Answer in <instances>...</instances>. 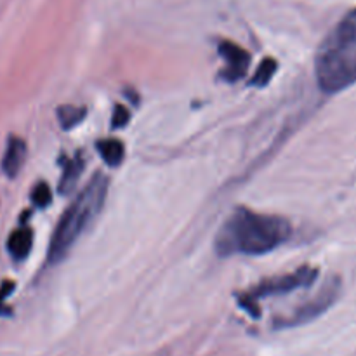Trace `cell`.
<instances>
[{
    "instance_id": "5bb4252c",
    "label": "cell",
    "mask_w": 356,
    "mask_h": 356,
    "mask_svg": "<svg viewBox=\"0 0 356 356\" xmlns=\"http://www.w3.org/2000/svg\"><path fill=\"white\" fill-rule=\"evenodd\" d=\"M131 120V111L122 104H117L111 115V129H124Z\"/></svg>"
},
{
    "instance_id": "9c48e42d",
    "label": "cell",
    "mask_w": 356,
    "mask_h": 356,
    "mask_svg": "<svg viewBox=\"0 0 356 356\" xmlns=\"http://www.w3.org/2000/svg\"><path fill=\"white\" fill-rule=\"evenodd\" d=\"M83 170V156L80 153H76L73 159H68L65 163V169H63L61 179H59V193L66 195L76 186V181H79L80 174Z\"/></svg>"
},
{
    "instance_id": "7c38bea8",
    "label": "cell",
    "mask_w": 356,
    "mask_h": 356,
    "mask_svg": "<svg viewBox=\"0 0 356 356\" xmlns=\"http://www.w3.org/2000/svg\"><path fill=\"white\" fill-rule=\"evenodd\" d=\"M277 68H278V63L275 61L273 58H264L263 61H261L259 68H257V72L254 73L252 76V82H250V86L254 87H266L268 83L271 82V79L275 76V73H277Z\"/></svg>"
},
{
    "instance_id": "5b68a950",
    "label": "cell",
    "mask_w": 356,
    "mask_h": 356,
    "mask_svg": "<svg viewBox=\"0 0 356 356\" xmlns=\"http://www.w3.org/2000/svg\"><path fill=\"white\" fill-rule=\"evenodd\" d=\"M341 294V280L339 278H330L325 282L322 289H320L318 294L315 298H312L309 301H306L305 305L299 306L298 309L291 313L289 316L284 318H278L275 322L277 329H291V327H299L306 325V323L313 322L318 316H322L327 309H330L334 306V302L337 301Z\"/></svg>"
},
{
    "instance_id": "8992f818",
    "label": "cell",
    "mask_w": 356,
    "mask_h": 356,
    "mask_svg": "<svg viewBox=\"0 0 356 356\" xmlns=\"http://www.w3.org/2000/svg\"><path fill=\"white\" fill-rule=\"evenodd\" d=\"M218 51L221 58L225 59V70L221 72V76L229 83H235L242 80L247 75V70L250 65L249 52L238 44L229 40H221L218 45Z\"/></svg>"
},
{
    "instance_id": "9a60e30c",
    "label": "cell",
    "mask_w": 356,
    "mask_h": 356,
    "mask_svg": "<svg viewBox=\"0 0 356 356\" xmlns=\"http://www.w3.org/2000/svg\"><path fill=\"white\" fill-rule=\"evenodd\" d=\"M13 289H14V282H2L0 285V315H9V309L6 308V299L13 294Z\"/></svg>"
},
{
    "instance_id": "8fae6325",
    "label": "cell",
    "mask_w": 356,
    "mask_h": 356,
    "mask_svg": "<svg viewBox=\"0 0 356 356\" xmlns=\"http://www.w3.org/2000/svg\"><path fill=\"white\" fill-rule=\"evenodd\" d=\"M87 110L83 106H73V104H63L58 108V120L63 129L70 131V129L76 127L80 122L86 118Z\"/></svg>"
},
{
    "instance_id": "277c9868",
    "label": "cell",
    "mask_w": 356,
    "mask_h": 356,
    "mask_svg": "<svg viewBox=\"0 0 356 356\" xmlns=\"http://www.w3.org/2000/svg\"><path fill=\"white\" fill-rule=\"evenodd\" d=\"M318 277V270L312 266H301L299 270L292 271V273L284 275V277L278 278H270V280L261 282L257 287H254L252 291L247 292V294L238 296V302L247 313L257 318L259 316V308H257V299L261 298H270V296H282L289 294V292H294L296 289H306L312 287L313 282Z\"/></svg>"
},
{
    "instance_id": "4fadbf2b",
    "label": "cell",
    "mask_w": 356,
    "mask_h": 356,
    "mask_svg": "<svg viewBox=\"0 0 356 356\" xmlns=\"http://www.w3.org/2000/svg\"><path fill=\"white\" fill-rule=\"evenodd\" d=\"M30 198H31V204H33L35 207H38V209L47 207L52 200V193H51V188H49V184L44 183V181H40V183L35 184L33 190H31Z\"/></svg>"
},
{
    "instance_id": "6da1fadb",
    "label": "cell",
    "mask_w": 356,
    "mask_h": 356,
    "mask_svg": "<svg viewBox=\"0 0 356 356\" xmlns=\"http://www.w3.org/2000/svg\"><path fill=\"white\" fill-rule=\"evenodd\" d=\"M291 222L285 218L238 207L216 235V252L221 257L263 256L289 242Z\"/></svg>"
},
{
    "instance_id": "3957f363",
    "label": "cell",
    "mask_w": 356,
    "mask_h": 356,
    "mask_svg": "<svg viewBox=\"0 0 356 356\" xmlns=\"http://www.w3.org/2000/svg\"><path fill=\"white\" fill-rule=\"evenodd\" d=\"M108 177L97 172L86 186L82 188L75 200L68 205L63 216L59 218L54 232H52L51 243L47 250V263L58 264L68 256L73 243L79 240L87 229V226L97 218L103 209L104 200L108 195Z\"/></svg>"
},
{
    "instance_id": "ba28073f",
    "label": "cell",
    "mask_w": 356,
    "mask_h": 356,
    "mask_svg": "<svg viewBox=\"0 0 356 356\" xmlns=\"http://www.w3.org/2000/svg\"><path fill=\"white\" fill-rule=\"evenodd\" d=\"M33 245V232L30 228H19L13 232L7 240V250L14 261L26 259Z\"/></svg>"
},
{
    "instance_id": "30bf717a",
    "label": "cell",
    "mask_w": 356,
    "mask_h": 356,
    "mask_svg": "<svg viewBox=\"0 0 356 356\" xmlns=\"http://www.w3.org/2000/svg\"><path fill=\"white\" fill-rule=\"evenodd\" d=\"M96 148L106 165L118 167L122 162H124L125 148H124V143H122L120 139H115V138L101 139V141L96 143Z\"/></svg>"
},
{
    "instance_id": "52a82bcc",
    "label": "cell",
    "mask_w": 356,
    "mask_h": 356,
    "mask_svg": "<svg viewBox=\"0 0 356 356\" xmlns=\"http://www.w3.org/2000/svg\"><path fill=\"white\" fill-rule=\"evenodd\" d=\"M24 159H26V143L17 136H9L6 152L2 156V170L9 179H14L21 172Z\"/></svg>"
},
{
    "instance_id": "7a4b0ae2",
    "label": "cell",
    "mask_w": 356,
    "mask_h": 356,
    "mask_svg": "<svg viewBox=\"0 0 356 356\" xmlns=\"http://www.w3.org/2000/svg\"><path fill=\"white\" fill-rule=\"evenodd\" d=\"M315 75L320 90L327 96L343 92L356 83V7L320 44L315 58Z\"/></svg>"
}]
</instances>
